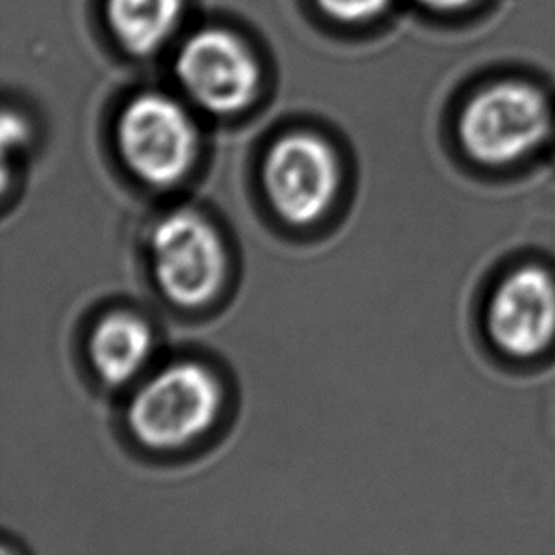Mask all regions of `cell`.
<instances>
[{"label": "cell", "mask_w": 555, "mask_h": 555, "mask_svg": "<svg viewBox=\"0 0 555 555\" xmlns=\"http://www.w3.org/2000/svg\"><path fill=\"white\" fill-rule=\"evenodd\" d=\"M222 405L224 387L207 364L175 361L139 385L129 400L126 423L143 448L177 451L207 435Z\"/></svg>", "instance_id": "6da1fadb"}, {"label": "cell", "mask_w": 555, "mask_h": 555, "mask_svg": "<svg viewBox=\"0 0 555 555\" xmlns=\"http://www.w3.org/2000/svg\"><path fill=\"white\" fill-rule=\"evenodd\" d=\"M554 131V108L544 91L514 78L476 91L457 120L459 143L466 156L493 169L533 156Z\"/></svg>", "instance_id": "7a4b0ae2"}, {"label": "cell", "mask_w": 555, "mask_h": 555, "mask_svg": "<svg viewBox=\"0 0 555 555\" xmlns=\"http://www.w3.org/2000/svg\"><path fill=\"white\" fill-rule=\"evenodd\" d=\"M149 266L158 293L173 308H207L224 291L230 253L203 210L179 207L159 217L149 235Z\"/></svg>", "instance_id": "3957f363"}, {"label": "cell", "mask_w": 555, "mask_h": 555, "mask_svg": "<svg viewBox=\"0 0 555 555\" xmlns=\"http://www.w3.org/2000/svg\"><path fill=\"white\" fill-rule=\"evenodd\" d=\"M116 137L129 173L156 192L181 186L199 159L202 139L194 118L159 93L133 99L124 108Z\"/></svg>", "instance_id": "277c9868"}, {"label": "cell", "mask_w": 555, "mask_h": 555, "mask_svg": "<svg viewBox=\"0 0 555 555\" xmlns=\"http://www.w3.org/2000/svg\"><path fill=\"white\" fill-rule=\"evenodd\" d=\"M262 188L279 220L294 228L317 224L338 199V154L315 133L281 137L263 158Z\"/></svg>", "instance_id": "5b68a950"}, {"label": "cell", "mask_w": 555, "mask_h": 555, "mask_svg": "<svg viewBox=\"0 0 555 555\" xmlns=\"http://www.w3.org/2000/svg\"><path fill=\"white\" fill-rule=\"evenodd\" d=\"M489 339L512 359L533 361L555 346V273L541 263L508 271L486 313Z\"/></svg>", "instance_id": "8992f818"}, {"label": "cell", "mask_w": 555, "mask_h": 555, "mask_svg": "<svg viewBox=\"0 0 555 555\" xmlns=\"http://www.w3.org/2000/svg\"><path fill=\"white\" fill-rule=\"evenodd\" d=\"M175 73L195 105L228 116L245 111L256 98L260 68L240 38L222 29H205L182 46Z\"/></svg>", "instance_id": "52a82bcc"}, {"label": "cell", "mask_w": 555, "mask_h": 555, "mask_svg": "<svg viewBox=\"0 0 555 555\" xmlns=\"http://www.w3.org/2000/svg\"><path fill=\"white\" fill-rule=\"evenodd\" d=\"M156 331L135 309L99 317L88 344L91 369L106 387H126L143 377L156 353Z\"/></svg>", "instance_id": "ba28073f"}, {"label": "cell", "mask_w": 555, "mask_h": 555, "mask_svg": "<svg viewBox=\"0 0 555 555\" xmlns=\"http://www.w3.org/2000/svg\"><path fill=\"white\" fill-rule=\"evenodd\" d=\"M181 15L182 0H108L114 35L135 55H149L166 44Z\"/></svg>", "instance_id": "9c48e42d"}, {"label": "cell", "mask_w": 555, "mask_h": 555, "mask_svg": "<svg viewBox=\"0 0 555 555\" xmlns=\"http://www.w3.org/2000/svg\"><path fill=\"white\" fill-rule=\"evenodd\" d=\"M326 14L339 22H370L383 14L390 0H317Z\"/></svg>", "instance_id": "30bf717a"}, {"label": "cell", "mask_w": 555, "mask_h": 555, "mask_svg": "<svg viewBox=\"0 0 555 555\" xmlns=\"http://www.w3.org/2000/svg\"><path fill=\"white\" fill-rule=\"evenodd\" d=\"M29 137V128L23 120L22 116L14 113H4L2 116V146L4 152L10 149H22L23 144L27 143Z\"/></svg>", "instance_id": "8fae6325"}, {"label": "cell", "mask_w": 555, "mask_h": 555, "mask_svg": "<svg viewBox=\"0 0 555 555\" xmlns=\"http://www.w3.org/2000/svg\"><path fill=\"white\" fill-rule=\"evenodd\" d=\"M417 2L421 7L428 8V10L451 14V12H463V10L474 7L480 0H417Z\"/></svg>", "instance_id": "7c38bea8"}]
</instances>
